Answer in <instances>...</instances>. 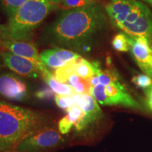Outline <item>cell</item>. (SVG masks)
<instances>
[{
  "label": "cell",
  "mask_w": 152,
  "mask_h": 152,
  "mask_svg": "<svg viewBox=\"0 0 152 152\" xmlns=\"http://www.w3.org/2000/svg\"><path fill=\"white\" fill-rule=\"evenodd\" d=\"M90 94L102 105H118L142 110V106L129 94L119 80L108 85L99 84L92 87Z\"/></svg>",
  "instance_id": "5b68a950"
},
{
  "label": "cell",
  "mask_w": 152,
  "mask_h": 152,
  "mask_svg": "<svg viewBox=\"0 0 152 152\" xmlns=\"http://www.w3.org/2000/svg\"><path fill=\"white\" fill-rule=\"evenodd\" d=\"M1 56L4 65L19 75L34 78L41 75L39 66L33 61L17 56L10 52H4Z\"/></svg>",
  "instance_id": "ba28073f"
},
{
  "label": "cell",
  "mask_w": 152,
  "mask_h": 152,
  "mask_svg": "<svg viewBox=\"0 0 152 152\" xmlns=\"http://www.w3.org/2000/svg\"><path fill=\"white\" fill-rule=\"evenodd\" d=\"M112 45L115 50L121 52H126L130 50V44L125 33H118L113 37Z\"/></svg>",
  "instance_id": "ac0fdd59"
},
{
  "label": "cell",
  "mask_w": 152,
  "mask_h": 152,
  "mask_svg": "<svg viewBox=\"0 0 152 152\" xmlns=\"http://www.w3.org/2000/svg\"><path fill=\"white\" fill-rule=\"evenodd\" d=\"M74 73L85 79H90L96 73V64L90 63L80 56L73 61Z\"/></svg>",
  "instance_id": "5bb4252c"
},
{
  "label": "cell",
  "mask_w": 152,
  "mask_h": 152,
  "mask_svg": "<svg viewBox=\"0 0 152 152\" xmlns=\"http://www.w3.org/2000/svg\"><path fill=\"white\" fill-rule=\"evenodd\" d=\"M73 61L69 63L67 65L63 66L61 68L56 69V71L53 73V75L57 81L59 82V83L67 84V81L69 77L72 74L74 73Z\"/></svg>",
  "instance_id": "e0dca14e"
},
{
  "label": "cell",
  "mask_w": 152,
  "mask_h": 152,
  "mask_svg": "<svg viewBox=\"0 0 152 152\" xmlns=\"http://www.w3.org/2000/svg\"><path fill=\"white\" fill-rule=\"evenodd\" d=\"M46 127L39 112L0 101V152H11L25 139Z\"/></svg>",
  "instance_id": "7a4b0ae2"
},
{
  "label": "cell",
  "mask_w": 152,
  "mask_h": 152,
  "mask_svg": "<svg viewBox=\"0 0 152 152\" xmlns=\"http://www.w3.org/2000/svg\"><path fill=\"white\" fill-rule=\"evenodd\" d=\"M11 39L7 25L0 24V47H3L5 42Z\"/></svg>",
  "instance_id": "d4e9b609"
},
{
  "label": "cell",
  "mask_w": 152,
  "mask_h": 152,
  "mask_svg": "<svg viewBox=\"0 0 152 152\" xmlns=\"http://www.w3.org/2000/svg\"><path fill=\"white\" fill-rule=\"evenodd\" d=\"M75 105L80 107L86 114L90 123L99 119L102 115L101 110L98 102L89 94H75L72 95Z\"/></svg>",
  "instance_id": "7c38bea8"
},
{
  "label": "cell",
  "mask_w": 152,
  "mask_h": 152,
  "mask_svg": "<svg viewBox=\"0 0 152 152\" xmlns=\"http://www.w3.org/2000/svg\"><path fill=\"white\" fill-rule=\"evenodd\" d=\"M11 152H18V151H11Z\"/></svg>",
  "instance_id": "f1b7e54d"
},
{
  "label": "cell",
  "mask_w": 152,
  "mask_h": 152,
  "mask_svg": "<svg viewBox=\"0 0 152 152\" xmlns=\"http://www.w3.org/2000/svg\"><path fill=\"white\" fill-rule=\"evenodd\" d=\"M67 84L71 85L75 93L77 94H90L92 87L88 79L83 78L75 73L70 76L67 81Z\"/></svg>",
  "instance_id": "2e32d148"
},
{
  "label": "cell",
  "mask_w": 152,
  "mask_h": 152,
  "mask_svg": "<svg viewBox=\"0 0 152 152\" xmlns=\"http://www.w3.org/2000/svg\"><path fill=\"white\" fill-rule=\"evenodd\" d=\"M151 52H152V47H151ZM146 74L148 75L151 76L152 77V53H151V63H150L149 67L148 68L147 71L146 72Z\"/></svg>",
  "instance_id": "4316f807"
},
{
  "label": "cell",
  "mask_w": 152,
  "mask_h": 152,
  "mask_svg": "<svg viewBox=\"0 0 152 152\" xmlns=\"http://www.w3.org/2000/svg\"><path fill=\"white\" fill-rule=\"evenodd\" d=\"M96 2L97 0H61L59 8L61 10H68Z\"/></svg>",
  "instance_id": "d6986e66"
},
{
  "label": "cell",
  "mask_w": 152,
  "mask_h": 152,
  "mask_svg": "<svg viewBox=\"0 0 152 152\" xmlns=\"http://www.w3.org/2000/svg\"><path fill=\"white\" fill-rule=\"evenodd\" d=\"M28 87L14 74L5 73L0 75V95L14 101H22L28 95Z\"/></svg>",
  "instance_id": "52a82bcc"
},
{
  "label": "cell",
  "mask_w": 152,
  "mask_h": 152,
  "mask_svg": "<svg viewBox=\"0 0 152 152\" xmlns=\"http://www.w3.org/2000/svg\"><path fill=\"white\" fill-rule=\"evenodd\" d=\"M27 1L28 0H0V3L7 16L10 17Z\"/></svg>",
  "instance_id": "ffe728a7"
},
{
  "label": "cell",
  "mask_w": 152,
  "mask_h": 152,
  "mask_svg": "<svg viewBox=\"0 0 152 152\" xmlns=\"http://www.w3.org/2000/svg\"><path fill=\"white\" fill-rule=\"evenodd\" d=\"M105 10L125 34L145 38L152 46V14L147 6L137 0H111Z\"/></svg>",
  "instance_id": "3957f363"
},
{
  "label": "cell",
  "mask_w": 152,
  "mask_h": 152,
  "mask_svg": "<svg viewBox=\"0 0 152 152\" xmlns=\"http://www.w3.org/2000/svg\"><path fill=\"white\" fill-rule=\"evenodd\" d=\"M54 99L57 106L60 109H64L66 111L71 106L75 105L74 101L72 98V95H61L56 94Z\"/></svg>",
  "instance_id": "44dd1931"
},
{
  "label": "cell",
  "mask_w": 152,
  "mask_h": 152,
  "mask_svg": "<svg viewBox=\"0 0 152 152\" xmlns=\"http://www.w3.org/2000/svg\"><path fill=\"white\" fill-rule=\"evenodd\" d=\"M40 56L43 64L47 67L57 69L67 65L81 56L73 51L56 47L45 50L41 53Z\"/></svg>",
  "instance_id": "9c48e42d"
},
{
  "label": "cell",
  "mask_w": 152,
  "mask_h": 152,
  "mask_svg": "<svg viewBox=\"0 0 152 152\" xmlns=\"http://www.w3.org/2000/svg\"><path fill=\"white\" fill-rule=\"evenodd\" d=\"M146 103L149 109L152 111V85L149 88L146 89Z\"/></svg>",
  "instance_id": "484cf974"
},
{
  "label": "cell",
  "mask_w": 152,
  "mask_h": 152,
  "mask_svg": "<svg viewBox=\"0 0 152 152\" xmlns=\"http://www.w3.org/2000/svg\"><path fill=\"white\" fill-rule=\"evenodd\" d=\"M126 35L134 60L142 71L146 73L151 63L152 46L145 38Z\"/></svg>",
  "instance_id": "30bf717a"
},
{
  "label": "cell",
  "mask_w": 152,
  "mask_h": 152,
  "mask_svg": "<svg viewBox=\"0 0 152 152\" xmlns=\"http://www.w3.org/2000/svg\"><path fill=\"white\" fill-rule=\"evenodd\" d=\"M132 83L142 89H147L152 85V77L147 74H140L132 77Z\"/></svg>",
  "instance_id": "7402d4cb"
},
{
  "label": "cell",
  "mask_w": 152,
  "mask_h": 152,
  "mask_svg": "<svg viewBox=\"0 0 152 152\" xmlns=\"http://www.w3.org/2000/svg\"><path fill=\"white\" fill-rule=\"evenodd\" d=\"M142 1H145V2L148 3L149 5H151L152 7V0H142Z\"/></svg>",
  "instance_id": "83f0119b"
},
{
  "label": "cell",
  "mask_w": 152,
  "mask_h": 152,
  "mask_svg": "<svg viewBox=\"0 0 152 152\" xmlns=\"http://www.w3.org/2000/svg\"><path fill=\"white\" fill-rule=\"evenodd\" d=\"M108 16L99 3L63 10L47 28V39L58 47L77 52L90 51L105 29Z\"/></svg>",
  "instance_id": "6da1fadb"
},
{
  "label": "cell",
  "mask_w": 152,
  "mask_h": 152,
  "mask_svg": "<svg viewBox=\"0 0 152 152\" xmlns=\"http://www.w3.org/2000/svg\"><path fill=\"white\" fill-rule=\"evenodd\" d=\"M62 141L61 135L56 129L45 127L23 140L15 151L40 152L55 147Z\"/></svg>",
  "instance_id": "8992f818"
},
{
  "label": "cell",
  "mask_w": 152,
  "mask_h": 152,
  "mask_svg": "<svg viewBox=\"0 0 152 152\" xmlns=\"http://www.w3.org/2000/svg\"><path fill=\"white\" fill-rule=\"evenodd\" d=\"M61 0H28L9 17L7 25L11 39L30 42L45 18L59 8Z\"/></svg>",
  "instance_id": "277c9868"
},
{
  "label": "cell",
  "mask_w": 152,
  "mask_h": 152,
  "mask_svg": "<svg viewBox=\"0 0 152 152\" xmlns=\"http://www.w3.org/2000/svg\"><path fill=\"white\" fill-rule=\"evenodd\" d=\"M3 48L7 49L9 52L17 56L28 58L36 63L39 66L40 73L47 68V66L43 64L41 59L40 54H39L37 48L30 42L9 39L5 42Z\"/></svg>",
  "instance_id": "8fae6325"
},
{
  "label": "cell",
  "mask_w": 152,
  "mask_h": 152,
  "mask_svg": "<svg viewBox=\"0 0 152 152\" xmlns=\"http://www.w3.org/2000/svg\"><path fill=\"white\" fill-rule=\"evenodd\" d=\"M44 81L57 94L73 95L75 93L71 85L66 83H59L54 78L53 74L47 68L41 73Z\"/></svg>",
  "instance_id": "4fadbf2b"
},
{
  "label": "cell",
  "mask_w": 152,
  "mask_h": 152,
  "mask_svg": "<svg viewBox=\"0 0 152 152\" xmlns=\"http://www.w3.org/2000/svg\"><path fill=\"white\" fill-rule=\"evenodd\" d=\"M56 93L49 86L45 87L41 90H38L35 93V96L42 100H51L55 98Z\"/></svg>",
  "instance_id": "cb8c5ba5"
},
{
  "label": "cell",
  "mask_w": 152,
  "mask_h": 152,
  "mask_svg": "<svg viewBox=\"0 0 152 152\" xmlns=\"http://www.w3.org/2000/svg\"><path fill=\"white\" fill-rule=\"evenodd\" d=\"M73 126V122L68 115L62 118L58 122V130L61 134H67L71 130V128Z\"/></svg>",
  "instance_id": "603a6c76"
},
{
  "label": "cell",
  "mask_w": 152,
  "mask_h": 152,
  "mask_svg": "<svg viewBox=\"0 0 152 152\" xmlns=\"http://www.w3.org/2000/svg\"><path fill=\"white\" fill-rule=\"evenodd\" d=\"M66 112L73 122V126L77 131L84 130L87 125L90 124L85 111L79 106L74 105L69 108Z\"/></svg>",
  "instance_id": "9a60e30c"
}]
</instances>
